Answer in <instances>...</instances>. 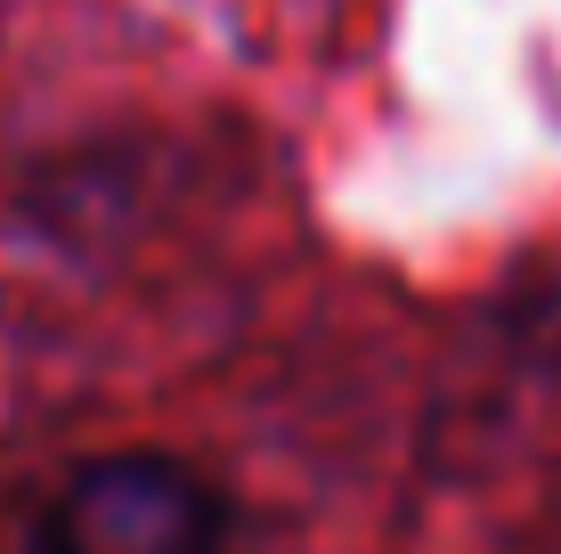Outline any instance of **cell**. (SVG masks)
Masks as SVG:
<instances>
[{
    "mask_svg": "<svg viewBox=\"0 0 561 554\" xmlns=\"http://www.w3.org/2000/svg\"><path fill=\"white\" fill-rule=\"evenodd\" d=\"M228 489L171 449H114L57 482L33 554H228Z\"/></svg>",
    "mask_w": 561,
    "mask_h": 554,
    "instance_id": "obj_1",
    "label": "cell"
}]
</instances>
